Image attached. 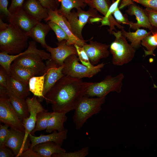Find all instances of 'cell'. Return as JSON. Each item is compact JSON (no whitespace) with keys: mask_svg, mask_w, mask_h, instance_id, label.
<instances>
[{"mask_svg":"<svg viewBox=\"0 0 157 157\" xmlns=\"http://www.w3.org/2000/svg\"><path fill=\"white\" fill-rule=\"evenodd\" d=\"M93 82L65 75L53 86L44 96L47 103L55 112L67 113L74 110Z\"/></svg>","mask_w":157,"mask_h":157,"instance_id":"6da1fadb","label":"cell"},{"mask_svg":"<svg viewBox=\"0 0 157 157\" xmlns=\"http://www.w3.org/2000/svg\"><path fill=\"white\" fill-rule=\"evenodd\" d=\"M50 54L37 47L36 42L30 41L27 49L16 55H10L4 52H0V64L10 75V67L13 63L27 68L32 71L35 75H43L45 71L46 65L43 60L50 59Z\"/></svg>","mask_w":157,"mask_h":157,"instance_id":"7a4b0ae2","label":"cell"},{"mask_svg":"<svg viewBox=\"0 0 157 157\" xmlns=\"http://www.w3.org/2000/svg\"><path fill=\"white\" fill-rule=\"evenodd\" d=\"M28 36L16 25L0 20V51L10 55L19 53L28 47Z\"/></svg>","mask_w":157,"mask_h":157,"instance_id":"3957f363","label":"cell"},{"mask_svg":"<svg viewBox=\"0 0 157 157\" xmlns=\"http://www.w3.org/2000/svg\"><path fill=\"white\" fill-rule=\"evenodd\" d=\"M106 98H93L85 95L82 98L74 109L73 116V121L76 130L81 128L88 119L101 110Z\"/></svg>","mask_w":157,"mask_h":157,"instance_id":"277c9868","label":"cell"},{"mask_svg":"<svg viewBox=\"0 0 157 157\" xmlns=\"http://www.w3.org/2000/svg\"><path fill=\"white\" fill-rule=\"evenodd\" d=\"M111 34L115 38L109 47L110 52L112 55V64L121 66L129 63L134 57L135 49L128 42L121 31L116 32L113 31Z\"/></svg>","mask_w":157,"mask_h":157,"instance_id":"5b68a950","label":"cell"},{"mask_svg":"<svg viewBox=\"0 0 157 157\" xmlns=\"http://www.w3.org/2000/svg\"><path fill=\"white\" fill-rule=\"evenodd\" d=\"M76 54H72L67 58L63 64V72L65 75L81 79L90 78L100 72L105 63H102L91 67H89L80 64Z\"/></svg>","mask_w":157,"mask_h":157,"instance_id":"8992f818","label":"cell"},{"mask_svg":"<svg viewBox=\"0 0 157 157\" xmlns=\"http://www.w3.org/2000/svg\"><path fill=\"white\" fill-rule=\"evenodd\" d=\"M124 74L121 73L115 76L108 75L101 81L94 82L89 87L85 95L89 97H106L110 92L120 93L122 91Z\"/></svg>","mask_w":157,"mask_h":157,"instance_id":"52a82bcc","label":"cell"},{"mask_svg":"<svg viewBox=\"0 0 157 157\" xmlns=\"http://www.w3.org/2000/svg\"><path fill=\"white\" fill-rule=\"evenodd\" d=\"M78 8L75 11L73 10L65 17L69 24L71 30L74 34L79 39L84 40L82 35L83 28L86 24L90 22L91 18L101 17L97 11L95 9L90 7L86 11Z\"/></svg>","mask_w":157,"mask_h":157,"instance_id":"ba28073f","label":"cell"},{"mask_svg":"<svg viewBox=\"0 0 157 157\" xmlns=\"http://www.w3.org/2000/svg\"><path fill=\"white\" fill-rule=\"evenodd\" d=\"M0 121L10 128L25 132L23 123L8 97H0Z\"/></svg>","mask_w":157,"mask_h":157,"instance_id":"9c48e42d","label":"cell"},{"mask_svg":"<svg viewBox=\"0 0 157 157\" xmlns=\"http://www.w3.org/2000/svg\"><path fill=\"white\" fill-rule=\"evenodd\" d=\"M29 113V117L23 122L25 128V136L24 143L30 147L29 134L34 129L36 124L37 116L38 113L46 111L42 106L40 101L34 96L32 98L28 97L26 99Z\"/></svg>","mask_w":157,"mask_h":157,"instance_id":"30bf717a","label":"cell"},{"mask_svg":"<svg viewBox=\"0 0 157 157\" xmlns=\"http://www.w3.org/2000/svg\"><path fill=\"white\" fill-rule=\"evenodd\" d=\"M48 16L44 20L46 21H51L58 25L65 31L69 38V40L67 42L68 45L76 44L82 47L87 41L81 40L76 37L73 33L67 18L59 14L58 10H48Z\"/></svg>","mask_w":157,"mask_h":157,"instance_id":"8fae6325","label":"cell"},{"mask_svg":"<svg viewBox=\"0 0 157 157\" xmlns=\"http://www.w3.org/2000/svg\"><path fill=\"white\" fill-rule=\"evenodd\" d=\"M67 40H64L58 42L56 47L53 48L48 45L46 48L50 54L49 59L59 66L63 65L65 60L69 56L77 55L74 45H67Z\"/></svg>","mask_w":157,"mask_h":157,"instance_id":"7c38bea8","label":"cell"},{"mask_svg":"<svg viewBox=\"0 0 157 157\" xmlns=\"http://www.w3.org/2000/svg\"><path fill=\"white\" fill-rule=\"evenodd\" d=\"M91 40L89 44L85 43L82 47L90 63L94 65L98 64L101 59L106 58L109 56L110 52L108 49L110 45Z\"/></svg>","mask_w":157,"mask_h":157,"instance_id":"4fadbf2b","label":"cell"},{"mask_svg":"<svg viewBox=\"0 0 157 157\" xmlns=\"http://www.w3.org/2000/svg\"><path fill=\"white\" fill-rule=\"evenodd\" d=\"M8 18L10 23L16 25L28 37L32 28L39 22L29 15L22 7L12 13Z\"/></svg>","mask_w":157,"mask_h":157,"instance_id":"5bb4252c","label":"cell"},{"mask_svg":"<svg viewBox=\"0 0 157 157\" xmlns=\"http://www.w3.org/2000/svg\"><path fill=\"white\" fill-rule=\"evenodd\" d=\"M25 132L10 128L4 145L12 150L15 157H20L22 153L30 147L25 145Z\"/></svg>","mask_w":157,"mask_h":157,"instance_id":"9a60e30c","label":"cell"},{"mask_svg":"<svg viewBox=\"0 0 157 157\" xmlns=\"http://www.w3.org/2000/svg\"><path fill=\"white\" fill-rule=\"evenodd\" d=\"M46 74L43 94L44 96L56 82L65 75L63 72V65L59 66L50 59L46 61Z\"/></svg>","mask_w":157,"mask_h":157,"instance_id":"2e32d148","label":"cell"},{"mask_svg":"<svg viewBox=\"0 0 157 157\" xmlns=\"http://www.w3.org/2000/svg\"><path fill=\"white\" fill-rule=\"evenodd\" d=\"M126 12L129 15H135L137 21L136 23L130 21L128 25L130 28L136 30L143 27L148 28L152 33L154 32L153 27L149 22L144 9L133 3L129 5Z\"/></svg>","mask_w":157,"mask_h":157,"instance_id":"e0dca14e","label":"cell"},{"mask_svg":"<svg viewBox=\"0 0 157 157\" xmlns=\"http://www.w3.org/2000/svg\"><path fill=\"white\" fill-rule=\"evenodd\" d=\"M67 132L68 130L65 129L61 131H55L50 134H41L38 136H35L30 133L28 135L31 142L30 148H33L38 144L48 142H53L61 146L64 141L67 138Z\"/></svg>","mask_w":157,"mask_h":157,"instance_id":"ac0fdd59","label":"cell"},{"mask_svg":"<svg viewBox=\"0 0 157 157\" xmlns=\"http://www.w3.org/2000/svg\"><path fill=\"white\" fill-rule=\"evenodd\" d=\"M22 8L30 16L39 22L46 19L48 16V10L44 7L38 0H26Z\"/></svg>","mask_w":157,"mask_h":157,"instance_id":"d6986e66","label":"cell"},{"mask_svg":"<svg viewBox=\"0 0 157 157\" xmlns=\"http://www.w3.org/2000/svg\"><path fill=\"white\" fill-rule=\"evenodd\" d=\"M6 89L11 94L26 99L30 94L28 85L8 75Z\"/></svg>","mask_w":157,"mask_h":157,"instance_id":"ffe728a7","label":"cell"},{"mask_svg":"<svg viewBox=\"0 0 157 157\" xmlns=\"http://www.w3.org/2000/svg\"><path fill=\"white\" fill-rule=\"evenodd\" d=\"M61 146L54 142H48L38 144L33 149L42 157H51L53 154L66 152Z\"/></svg>","mask_w":157,"mask_h":157,"instance_id":"44dd1931","label":"cell"},{"mask_svg":"<svg viewBox=\"0 0 157 157\" xmlns=\"http://www.w3.org/2000/svg\"><path fill=\"white\" fill-rule=\"evenodd\" d=\"M7 94L11 104L23 122L29 115L26 99L19 98L11 94L7 90Z\"/></svg>","mask_w":157,"mask_h":157,"instance_id":"7402d4cb","label":"cell"},{"mask_svg":"<svg viewBox=\"0 0 157 157\" xmlns=\"http://www.w3.org/2000/svg\"><path fill=\"white\" fill-rule=\"evenodd\" d=\"M51 29L47 24L39 22L32 28L29 37L40 43L43 47L46 48L48 45L46 42L45 38Z\"/></svg>","mask_w":157,"mask_h":157,"instance_id":"603a6c76","label":"cell"},{"mask_svg":"<svg viewBox=\"0 0 157 157\" xmlns=\"http://www.w3.org/2000/svg\"><path fill=\"white\" fill-rule=\"evenodd\" d=\"M66 113L53 111L48 122L46 132L51 133L55 131H61L65 130L64 124L67 119Z\"/></svg>","mask_w":157,"mask_h":157,"instance_id":"cb8c5ba5","label":"cell"},{"mask_svg":"<svg viewBox=\"0 0 157 157\" xmlns=\"http://www.w3.org/2000/svg\"><path fill=\"white\" fill-rule=\"evenodd\" d=\"M10 75L25 84L28 85L30 79L35 75L31 70L13 63L10 67Z\"/></svg>","mask_w":157,"mask_h":157,"instance_id":"d4e9b609","label":"cell"},{"mask_svg":"<svg viewBox=\"0 0 157 157\" xmlns=\"http://www.w3.org/2000/svg\"><path fill=\"white\" fill-rule=\"evenodd\" d=\"M46 72L40 76H34L30 79L28 83V86L30 91L34 96L38 97L40 101L44 99L43 94L45 77Z\"/></svg>","mask_w":157,"mask_h":157,"instance_id":"484cf974","label":"cell"},{"mask_svg":"<svg viewBox=\"0 0 157 157\" xmlns=\"http://www.w3.org/2000/svg\"><path fill=\"white\" fill-rule=\"evenodd\" d=\"M121 29L122 34L129 40L131 45L135 49L140 47L142 40L151 33V31L147 32L144 29L139 28H138L135 32H127L124 28Z\"/></svg>","mask_w":157,"mask_h":157,"instance_id":"4316f807","label":"cell"},{"mask_svg":"<svg viewBox=\"0 0 157 157\" xmlns=\"http://www.w3.org/2000/svg\"><path fill=\"white\" fill-rule=\"evenodd\" d=\"M61 3L60 8L58 9V13L66 17L73 8H84L87 4L85 0H57Z\"/></svg>","mask_w":157,"mask_h":157,"instance_id":"83f0119b","label":"cell"},{"mask_svg":"<svg viewBox=\"0 0 157 157\" xmlns=\"http://www.w3.org/2000/svg\"><path fill=\"white\" fill-rule=\"evenodd\" d=\"M52 112H48L47 110L38 113L37 116L35 127L31 134L33 135L37 131L46 129L47 126L48 120L51 117Z\"/></svg>","mask_w":157,"mask_h":157,"instance_id":"f1b7e54d","label":"cell"},{"mask_svg":"<svg viewBox=\"0 0 157 157\" xmlns=\"http://www.w3.org/2000/svg\"><path fill=\"white\" fill-rule=\"evenodd\" d=\"M88 5L106 16L110 6L109 0H92Z\"/></svg>","mask_w":157,"mask_h":157,"instance_id":"f546056e","label":"cell"},{"mask_svg":"<svg viewBox=\"0 0 157 157\" xmlns=\"http://www.w3.org/2000/svg\"><path fill=\"white\" fill-rule=\"evenodd\" d=\"M89 148L88 147H83L79 150L74 151L53 154V157H85L89 154Z\"/></svg>","mask_w":157,"mask_h":157,"instance_id":"4dcf8cb0","label":"cell"},{"mask_svg":"<svg viewBox=\"0 0 157 157\" xmlns=\"http://www.w3.org/2000/svg\"><path fill=\"white\" fill-rule=\"evenodd\" d=\"M47 24L51 29L55 33L58 42L65 40L68 42V37L65 31L56 23L51 21H48Z\"/></svg>","mask_w":157,"mask_h":157,"instance_id":"1f68e13d","label":"cell"},{"mask_svg":"<svg viewBox=\"0 0 157 157\" xmlns=\"http://www.w3.org/2000/svg\"><path fill=\"white\" fill-rule=\"evenodd\" d=\"M74 45L76 49L78 57L82 64L89 67H94V65L90 63L88 56L83 47L76 44Z\"/></svg>","mask_w":157,"mask_h":157,"instance_id":"d6a6232c","label":"cell"},{"mask_svg":"<svg viewBox=\"0 0 157 157\" xmlns=\"http://www.w3.org/2000/svg\"><path fill=\"white\" fill-rule=\"evenodd\" d=\"M42 5L48 10H58L60 2L57 0H38Z\"/></svg>","mask_w":157,"mask_h":157,"instance_id":"836d02e7","label":"cell"},{"mask_svg":"<svg viewBox=\"0 0 157 157\" xmlns=\"http://www.w3.org/2000/svg\"><path fill=\"white\" fill-rule=\"evenodd\" d=\"M144 10L152 26L157 28V10L148 8Z\"/></svg>","mask_w":157,"mask_h":157,"instance_id":"e575fe53","label":"cell"},{"mask_svg":"<svg viewBox=\"0 0 157 157\" xmlns=\"http://www.w3.org/2000/svg\"><path fill=\"white\" fill-rule=\"evenodd\" d=\"M9 126L4 124H0V146L4 145L5 142L8 135Z\"/></svg>","mask_w":157,"mask_h":157,"instance_id":"d590c367","label":"cell"},{"mask_svg":"<svg viewBox=\"0 0 157 157\" xmlns=\"http://www.w3.org/2000/svg\"><path fill=\"white\" fill-rule=\"evenodd\" d=\"M133 1L140 3L146 8L157 10V0H133Z\"/></svg>","mask_w":157,"mask_h":157,"instance_id":"8d00e7d4","label":"cell"},{"mask_svg":"<svg viewBox=\"0 0 157 157\" xmlns=\"http://www.w3.org/2000/svg\"><path fill=\"white\" fill-rule=\"evenodd\" d=\"M113 14L118 23L119 24L122 23L128 25L130 21L128 20L127 17L122 14L118 8L114 12Z\"/></svg>","mask_w":157,"mask_h":157,"instance_id":"74e56055","label":"cell"},{"mask_svg":"<svg viewBox=\"0 0 157 157\" xmlns=\"http://www.w3.org/2000/svg\"><path fill=\"white\" fill-rule=\"evenodd\" d=\"M24 0H11V4L8 10L10 12L13 13L22 7Z\"/></svg>","mask_w":157,"mask_h":157,"instance_id":"f35d334b","label":"cell"},{"mask_svg":"<svg viewBox=\"0 0 157 157\" xmlns=\"http://www.w3.org/2000/svg\"><path fill=\"white\" fill-rule=\"evenodd\" d=\"M15 155L11 149L5 145L0 146V157H13Z\"/></svg>","mask_w":157,"mask_h":157,"instance_id":"ab89813d","label":"cell"},{"mask_svg":"<svg viewBox=\"0 0 157 157\" xmlns=\"http://www.w3.org/2000/svg\"><path fill=\"white\" fill-rule=\"evenodd\" d=\"M8 2V0H0V10L1 13L7 16L8 18L11 15L7 8Z\"/></svg>","mask_w":157,"mask_h":157,"instance_id":"60d3db41","label":"cell"},{"mask_svg":"<svg viewBox=\"0 0 157 157\" xmlns=\"http://www.w3.org/2000/svg\"><path fill=\"white\" fill-rule=\"evenodd\" d=\"M8 75L5 70L1 66L0 67V86L5 87L6 88Z\"/></svg>","mask_w":157,"mask_h":157,"instance_id":"b9f144b4","label":"cell"},{"mask_svg":"<svg viewBox=\"0 0 157 157\" xmlns=\"http://www.w3.org/2000/svg\"><path fill=\"white\" fill-rule=\"evenodd\" d=\"M20 157H42L38 153L33 150V148H29L23 152Z\"/></svg>","mask_w":157,"mask_h":157,"instance_id":"7bdbcfd3","label":"cell"},{"mask_svg":"<svg viewBox=\"0 0 157 157\" xmlns=\"http://www.w3.org/2000/svg\"><path fill=\"white\" fill-rule=\"evenodd\" d=\"M133 0H123L121 4L120 5L119 9H121L125 6L128 5H130L133 3Z\"/></svg>","mask_w":157,"mask_h":157,"instance_id":"ee69618b","label":"cell"},{"mask_svg":"<svg viewBox=\"0 0 157 157\" xmlns=\"http://www.w3.org/2000/svg\"><path fill=\"white\" fill-rule=\"evenodd\" d=\"M92 0H85L87 5Z\"/></svg>","mask_w":157,"mask_h":157,"instance_id":"f6af8a7d","label":"cell"}]
</instances>
